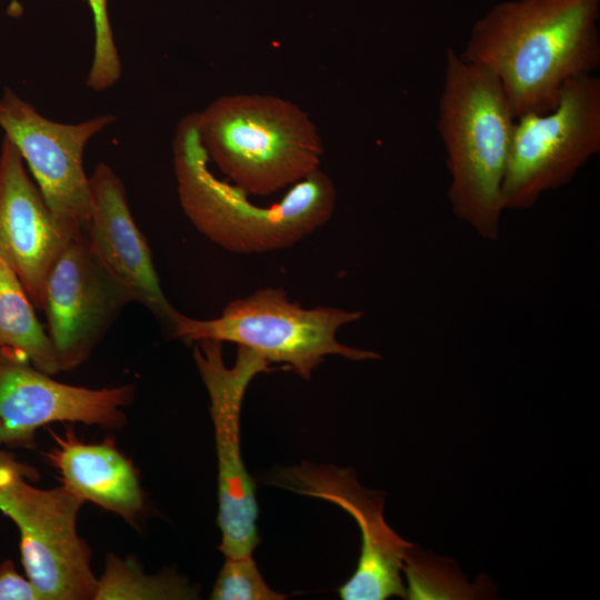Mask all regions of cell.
<instances>
[{"label":"cell","mask_w":600,"mask_h":600,"mask_svg":"<svg viewBox=\"0 0 600 600\" xmlns=\"http://www.w3.org/2000/svg\"><path fill=\"white\" fill-rule=\"evenodd\" d=\"M133 396L130 384L89 389L61 383L26 356L0 348V448H34L37 430L52 422L120 428Z\"/></svg>","instance_id":"30bf717a"},{"label":"cell","mask_w":600,"mask_h":600,"mask_svg":"<svg viewBox=\"0 0 600 600\" xmlns=\"http://www.w3.org/2000/svg\"><path fill=\"white\" fill-rule=\"evenodd\" d=\"M444 58L437 129L450 174L448 199L459 220L480 237L496 240L516 117L491 71L451 48Z\"/></svg>","instance_id":"3957f363"},{"label":"cell","mask_w":600,"mask_h":600,"mask_svg":"<svg viewBox=\"0 0 600 600\" xmlns=\"http://www.w3.org/2000/svg\"><path fill=\"white\" fill-rule=\"evenodd\" d=\"M361 311L334 307L303 308L278 288L260 289L230 301L221 314L199 320L176 312L169 332L187 343L232 342L249 348L269 363H283L308 380L327 356L350 360L379 359V353L337 340L338 330L362 318Z\"/></svg>","instance_id":"5b68a950"},{"label":"cell","mask_w":600,"mask_h":600,"mask_svg":"<svg viewBox=\"0 0 600 600\" xmlns=\"http://www.w3.org/2000/svg\"><path fill=\"white\" fill-rule=\"evenodd\" d=\"M274 486L332 502L346 510L361 532V553L354 573L338 592L343 600L406 598L402 560L411 546L383 518V498L362 488L350 469L302 463L284 468L270 479Z\"/></svg>","instance_id":"8fae6325"},{"label":"cell","mask_w":600,"mask_h":600,"mask_svg":"<svg viewBox=\"0 0 600 600\" xmlns=\"http://www.w3.org/2000/svg\"><path fill=\"white\" fill-rule=\"evenodd\" d=\"M402 571L408 599H474L484 593L481 583L470 586L452 561L433 557L412 543L404 552Z\"/></svg>","instance_id":"ac0fdd59"},{"label":"cell","mask_w":600,"mask_h":600,"mask_svg":"<svg viewBox=\"0 0 600 600\" xmlns=\"http://www.w3.org/2000/svg\"><path fill=\"white\" fill-rule=\"evenodd\" d=\"M16 272L0 256V348L26 356L39 370L60 372L52 342Z\"/></svg>","instance_id":"2e32d148"},{"label":"cell","mask_w":600,"mask_h":600,"mask_svg":"<svg viewBox=\"0 0 600 600\" xmlns=\"http://www.w3.org/2000/svg\"><path fill=\"white\" fill-rule=\"evenodd\" d=\"M207 156L244 193L267 196L319 169L323 144L309 116L268 94H230L194 113Z\"/></svg>","instance_id":"277c9868"},{"label":"cell","mask_w":600,"mask_h":600,"mask_svg":"<svg viewBox=\"0 0 600 600\" xmlns=\"http://www.w3.org/2000/svg\"><path fill=\"white\" fill-rule=\"evenodd\" d=\"M599 151L600 79L581 74L564 83L552 110L516 118L501 189L504 210L534 206Z\"/></svg>","instance_id":"52a82bcc"},{"label":"cell","mask_w":600,"mask_h":600,"mask_svg":"<svg viewBox=\"0 0 600 600\" xmlns=\"http://www.w3.org/2000/svg\"><path fill=\"white\" fill-rule=\"evenodd\" d=\"M38 478V471L22 462L0 468V512L19 530L27 578L41 600H94L98 578L77 530L83 501L63 486H32Z\"/></svg>","instance_id":"8992f818"},{"label":"cell","mask_w":600,"mask_h":600,"mask_svg":"<svg viewBox=\"0 0 600 600\" xmlns=\"http://www.w3.org/2000/svg\"><path fill=\"white\" fill-rule=\"evenodd\" d=\"M54 447L46 453L62 486L83 502H92L136 523L144 509V496L132 462L112 439L99 443L80 441L72 430H50Z\"/></svg>","instance_id":"9a60e30c"},{"label":"cell","mask_w":600,"mask_h":600,"mask_svg":"<svg viewBox=\"0 0 600 600\" xmlns=\"http://www.w3.org/2000/svg\"><path fill=\"white\" fill-rule=\"evenodd\" d=\"M193 344V358L209 394L214 429L219 549L226 558L251 557L260 541L258 503L254 481L241 457L240 412L248 386L257 374L271 371L270 363L256 351L238 347L234 363L227 367L222 342L204 339Z\"/></svg>","instance_id":"ba28073f"},{"label":"cell","mask_w":600,"mask_h":600,"mask_svg":"<svg viewBox=\"0 0 600 600\" xmlns=\"http://www.w3.org/2000/svg\"><path fill=\"white\" fill-rule=\"evenodd\" d=\"M21 462L16 459L14 456L0 448V468L4 466H17Z\"/></svg>","instance_id":"7402d4cb"},{"label":"cell","mask_w":600,"mask_h":600,"mask_svg":"<svg viewBox=\"0 0 600 600\" xmlns=\"http://www.w3.org/2000/svg\"><path fill=\"white\" fill-rule=\"evenodd\" d=\"M600 0H514L472 27L461 58L491 71L516 118L552 110L564 83L600 64Z\"/></svg>","instance_id":"6da1fadb"},{"label":"cell","mask_w":600,"mask_h":600,"mask_svg":"<svg viewBox=\"0 0 600 600\" xmlns=\"http://www.w3.org/2000/svg\"><path fill=\"white\" fill-rule=\"evenodd\" d=\"M198 590L173 573H144L131 558L109 553L98 578L94 600H178L197 599Z\"/></svg>","instance_id":"e0dca14e"},{"label":"cell","mask_w":600,"mask_h":600,"mask_svg":"<svg viewBox=\"0 0 600 600\" xmlns=\"http://www.w3.org/2000/svg\"><path fill=\"white\" fill-rule=\"evenodd\" d=\"M91 210L84 232L103 268L168 330L176 310L160 286L148 242L134 222L122 180L106 163L89 177Z\"/></svg>","instance_id":"4fadbf2b"},{"label":"cell","mask_w":600,"mask_h":600,"mask_svg":"<svg viewBox=\"0 0 600 600\" xmlns=\"http://www.w3.org/2000/svg\"><path fill=\"white\" fill-rule=\"evenodd\" d=\"M94 24L93 61L87 86L100 91L113 86L121 74V63L110 27L107 0H88Z\"/></svg>","instance_id":"ffe728a7"},{"label":"cell","mask_w":600,"mask_h":600,"mask_svg":"<svg viewBox=\"0 0 600 600\" xmlns=\"http://www.w3.org/2000/svg\"><path fill=\"white\" fill-rule=\"evenodd\" d=\"M0 600H41L32 582L17 571L10 559L0 563Z\"/></svg>","instance_id":"44dd1931"},{"label":"cell","mask_w":600,"mask_h":600,"mask_svg":"<svg viewBox=\"0 0 600 600\" xmlns=\"http://www.w3.org/2000/svg\"><path fill=\"white\" fill-rule=\"evenodd\" d=\"M130 293L94 257L86 236L73 237L48 272L42 311L61 371H71L92 353Z\"/></svg>","instance_id":"7c38bea8"},{"label":"cell","mask_w":600,"mask_h":600,"mask_svg":"<svg viewBox=\"0 0 600 600\" xmlns=\"http://www.w3.org/2000/svg\"><path fill=\"white\" fill-rule=\"evenodd\" d=\"M287 596L272 590L251 557L226 558L210 594L212 600H282Z\"/></svg>","instance_id":"d6986e66"},{"label":"cell","mask_w":600,"mask_h":600,"mask_svg":"<svg viewBox=\"0 0 600 600\" xmlns=\"http://www.w3.org/2000/svg\"><path fill=\"white\" fill-rule=\"evenodd\" d=\"M208 161L194 113L189 114L179 122L173 141L180 204L194 228L226 250L262 253L291 247L333 213L336 187L319 169L292 184L280 201L263 207L219 180Z\"/></svg>","instance_id":"7a4b0ae2"},{"label":"cell","mask_w":600,"mask_h":600,"mask_svg":"<svg viewBox=\"0 0 600 600\" xmlns=\"http://www.w3.org/2000/svg\"><path fill=\"white\" fill-rule=\"evenodd\" d=\"M71 239L30 179L18 148L4 136L0 149V256L42 311L49 270Z\"/></svg>","instance_id":"5bb4252c"},{"label":"cell","mask_w":600,"mask_h":600,"mask_svg":"<svg viewBox=\"0 0 600 600\" xmlns=\"http://www.w3.org/2000/svg\"><path fill=\"white\" fill-rule=\"evenodd\" d=\"M112 121V116L103 114L77 124L58 123L10 89L0 97V127L20 151L52 216L70 239L84 234L90 218L84 147Z\"/></svg>","instance_id":"9c48e42d"}]
</instances>
